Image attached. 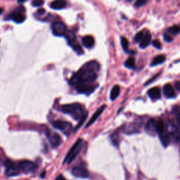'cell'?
<instances>
[{
  "label": "cell",
  "mask_w": 180,
  "mask_h": 180,
  "mask_svg": "<svg viewBox=\"0 0 180 180\" xmlns=\"http://www.w3.org/2000/svg\"><path fill=\"white\" fill-rule=\"evenodd\" d=\"M152 44H153V46H154V47L157 48V49H161V47H162V46H161V42H160L158 40H155L153 42V43H152Z\"/></svg>",
  "instance_id": "obj_29"
},
{
  "label": "cell",
  "mask_w": 180,
  "mask_h": 180,
  "mask_svg": "<svg viewBox=\"0 0 180 180\" xmlns=\"http://www.w3.org/2000/svg\"><path fill=\"white\" fill-rule=\"evenodd\" d=\"M44 4V1H40V0H35V1H32V5L33 7H40L42 6V4Z\"/></svg>",
  "instance_id": "obj_28"
},
{
  "label": "cell",
  "mask_w": 180,
  "mask_h": 180,
  "mask_svg": "<svg viewBox=\"0 0 180 180\" xmlns=\"http://www.w3.org/2000/svg\"><path fill=\"white\" fill-rule=\"evenodd\" d=\"M61 111L64 113L69 114L75 120H80L83 118V108L77 103L62 105Z\"/></svg>",
  "instance_id": "obj_2"
},
{
  "label": "cell",
  "mask_w": 180,
  "mask_h": 180,
  "mask_svg": "<svg viewBox=\"0 0 180 180\" xmlns=\"http://www.w3.org/2000/svg\"><path fill=\"white\" fill-rule=\"evenodd\" d=\"M18 168L23 173L26 174H30L34 173L36 168V165L34 163L30 161H23L18 164Z\"/></svg>",
  "instance_id": "obj_7"
},
{
  "label": "cell",
  "mask_w": 180,
  "mask_h": 180,
  "mask_svg": "<svg viewBox=\"0 0 180 180\" xmlns=\"http://www.w3.org/2000/svg\"><path fill=\"white\" fill-rule=\"evenodd\" d=\"M156 131L158 134H162L165 132V124L163 120H159L156 122Z\"/></svg>",
  "instance_id": "obj_23"
},
{
  "label": "cell",
  "mask_w": 180,
  "mask_h": 180,
  "mask_svg": "<svg viewBox=\"0 0 180 180\" xmlns=\"http://www.w3.org/2000/svg\"><path fill=\"white\" fill-rule=\"evenodd\" d=\"M163 39L165 42H170L173 41V38H172L170 35H169L168 34H166V33L164 34Z\"/></svg>",
  "instance_id": "obj_30"
},
{
  "label": "cell",
  "mask_w": 180,
  "mask_h": 180,
  "mask_svg": "<svg viewBox=\"0 0 180 180\" xmlns=\"http://www.w3.org/2000/svg\"><path fill=\"white\" fill-rule=\"evenodd\" d=\"M72 175L77 178H87L88 177V171L82 166H76L72 169Z\"/></svg>",
  "instance_id": "obj_10"
},
{
  "label": "cell",
  "mask_w": 180,
  "mask_h": 180,
  "mask_svg": "<svg viewBox=\"0 0 180 180\" xmlns=\"http://www.w3.org/2000/svg\"><path fill=\"white\" fill-rule=\"evenodd\" d=\"M99 65L97 61H90L86 63L72 77L70 80L71 85H78L95 81L97 77V71H99Z\"/></svg>",
  "instance_id": "obj_1"
},
{
  "label": "cell",
  "mask_w": 180,
  "mask_h": 180,
  "mask_svg": "<svg viewBox=\"0 0 180 180\" xmlns=\"http://www.w3.org/2000/svg\"><path fill=\"white\" fill-rule=\"evenodd\" d=\"M11 18H12L15 23H21L26 20V16L21 13V11H14L11 14Z\"/></svg>",
  "instance_id": "obj_14"
},
{
  "label": "cell",
  "mask_w": 180,
  "mask_h": 180,
  "mask_svg": "<svg viewBox=\"0 0 180 180\" xmlns=\"http://www.w3.org/2000/svg\"><path fill=\"white\" fill-rule=\"evenodd\" d=\"M121 44H122V49H124L125 52H128V49H129V45H130V43H129L128 40L127 38H121Z\"/></svg>",
  "instance_id": "obj_25"
},
{
  "label": "cell",
  "mask_w": 180,
  "mask_h": 180,
  "mask_svg": "<svg viewBox=\"0 0 180 180\" xmlns=\"http://www.w3.org/2000/svg\"><path fill=\"white\" fill-rule=\"evenodd\" d=\"M66 1L63 0H58V1H52L50 4V7L54 10H60V9H64L66 7Z\"/></svg>",
  "instance_id": "obj_16"
},
{
  "label": "cell",
  "mask_w": 180,
  "mask_h": 180,
  "mask_svg": "<svg viewBox=\"0 0 180 180\" xmlns=\"http://www.w3.org/2000/svg\"><path fill=\"white\" fill-rule=\"evenodd\" d=\"M177 123H178V125H179V128H180V115L179 116H177Z\"/></svg>",
  "instance_id": "obj_35"
},
{
  "label": "cell",
  "mask_w": 180,
  "mask_h": 180,
  "mask_svg": "<svg viewBox=\"0 0 180 180\" xmlns=\"http://www.w3.org/2000/svg\"><path fill=\"white\" fill-rule=\"evenodd\" d=\"M150 40H151V35L148 32H146V34H145L142 40L140 42V47L142 49H144V48L147 47L148 46L150 42Z\"/></svg>",
  "instance_id": "obj_19"
},
{
  "label": "cell",
  "mask_w": 180,
  "mask_h": 180,
  "mask_svg": "<svg viewBox=\"0 0 180 180\" xmlns=\"http://www.w3.org/2000/svg\"><path fill=\"white\" fill-rule=\"evenodd\" d=\"M165 60V57L163 55H158L156 57H155L153 58V60H152L151 63V66H156L158 65L162 64L163 63H164Z\"/></svg>",
  "instance_id": "obj_22"
},
{
  "label": "cell",
  "mask_w": 180,
  "mask_h": 180,
  "mask_svg": "<svg viewBox=\"0 0 180 180\" xmlns=\"http://www.w3.org/2000/svg\"><path fill=\"white\" fill-rule=\"evenodd\" d=\"M156 121L153 119H150L147 122L146 125V131L150 134H153L156 132Z\"/></svg>",
  "instance_id": "obj_13"
},
{
  "label": "cell",
  "mask_w": 180,
  "mask_h": 180,
  "mask_svg": "<svg viewBox=\"0 0 180 180\" xmlns=\"http://www.w3.org/2000/svg\"><path fill=\"white\" fill-rule=\"evenodd\" d=\"M53 34L56 36H63L66 32V28L64 23L62 22H54L52 24Z\"/></svg>",
  "instance_id": "obj_8"
},
{
  "label": "cell",
  "mask_w": 180,
  "mask_h": 180,
  "mask_svg": "<svg viewBox=\"0 0 180 180\" xmlns=\"http://www.w3.org/2000/svg\"><path fill=\"white\" fill-rule=\"evenodd\" d=\"M105 107H106V105H101V106L100 108H99V109H98L97 111H96L95 113H94V114L93 115L92 117L91 118V119H90L89 122H88L87 124L86 128H88V127H89L90 125H92V124L94 123V122H95V121L97 120L98 118H99V116H100L101 115V113H103V111H104Z\"/></svg>",
  "instance_id": "obj_11"
},
{
  "label": "cell",
  "mask_w": 180,
  "mask_h": 180,
  "mask_svg": "<svg viewBox=\"0 0 180 180\" xmlns=\"http://www.w3.org/2000/svg\"><path fill=\"white\" fill-rule=\"evenodd\" d=\"M168 31L173 35H177L180 32V28L178 26H173L169 28Z\"/></svg>",
  "instance_id": "obj_26"
},
{
  "label": "cell",
  "mask_w": 180,
  "mask_h": 180,
  "mask_svg": "<svg viewBox=\"0 0 180 180\" xmlns=\"http://www.w3.org/2000/svg\"><path fill=\"white\" fill-rule=\"evenodd\" d=\"M159 136L160 139H161V143H162L163 145L165 147L167 146L170 144V136H169V134H167V132H164L162 134H160Z\"/></svg>",
  "instance_id": "obj_20"
},
{
  "label": "cell",
  "mask_w": 180,
  "mask_h": 180,
  "mask_svg": "<svg viewBox=\"0 0 180 180\" xmlns=\"http://www.w3.org/2000/svg\"><path fill=\"white\" fill-rule=\"evenodd\" d=\"M167 130H168V132L167 134L170 135H172L174 139L176 141H178L179 139V134L177 131V129L175 125H174L173 123H170L167 127Z\"/></svg>",
  "instance_id": "obj_12"
},
{
  "label": "cell",
  "mask_w": 180,
  "mask_h": 180,
  "mask_svg": "<svg viewBox=\"0 0 180 180\" xmlns=\"http://www.w3.org/2000/svg\"><path fill=\"white\" fill-rule=\"evenodd\" d=\"M146 3V1H141V0H139V1H136V2H135L134 6L136 7H142V6L144 5Z\"/></svg>",
  "instance_id": "obj_31"
},
{
  "label": "cell",
  "mask_w": 180,
  "mask_h": 180,
  "mask_svg": "<svg viewBox=\"0 0 180 180\" xmlns=\"http://www.w3.org/2000/svg\"><path fill=\"white\" fill-rule=\"evenodd\" d=\"M144 34L143 31H140V32H137V33L136 34V35H135V38H134L135 41L141 42L143 38H144Z\"/></svg>",
  "instance_id": "obj_27"
},
{
  "label": "cell",
  "mask_w": 180,
  "mask_h": 180,
  "mask_svg": "<svg viewBox=\"0 0 180 180\" xmlns=\"http://www.w3.org/2000/svg\"><path fill=\"white\" fill-rule=\"evenodd\" d=\"M45 174H46V172H44V173H43L42 174V175H41V176H42V178H44V175H45Z\"/></svg>",
  "instance_id": "obj_37"
},
{
  "label": "cell",
  "mask_w": 180,
  "mask_h": 180,
  "mask_svg": "<svg viewBox=\"0 0 180 180\" xmlns=\"http://www.w3.org/2000/svg\"><path fill=\"white\" fill-rule=\"evenodd\" d=\"M46 135L53 148H57L62 143V139L60 135L56 133L55 132L52 131L49 129L46 130Z\"/></svg>",
  "instance_id": "obj_5"
},
{
  "label": "cell",
  "mask_w": 180,
  "mask_h": 180,
  "mask_svg": "<svg viewBox=\"0 0 180 180\" xmlns=\"http://www.w3.org/2000/svg\"><path fill=\"white\" fill-rule=\"evenodd\" d=\"M56 180H66V178L63 176V175H58Z\"/></svg>",
  "instance_id": "obj_34"
},
{
  "label": "cell",
  "mask_w": 180,
  "mask_h": 180,
  "mask_svg": "<svg viewBox=\"0 0 180 180\" xmlns=\"http://www.w3.org/2000/svg\"><path fill=\"white\" fill-rule=\"evenodd\" d=\"M53 126L54 128L60 130L66 136H69L73 130V126L71 123L63 120H56L53 122Z\"/></svg>",
  "instance_id": "obj_4"
},
{
  "label": "cell",
  "mask_w": 180,
  "mask_h": 180,
  "mask_svg": "<svg viewBox=\"0 0 180 180\" xmlns=\"http://www.w3.org/2000/svg\"><path fill=\"white\" fill-rule=\"evenodd\" d=\"M5 165L6 167V171H5V175H7V177H14L18 175L19 174L20 170L18 168V166H16L15 165H14L12 161H11L10 160H7V161H5Z\"/></svg>",
  "instance_id": "obj_6"
},
{
  "label": "cell",
  "mask_w": 180,
  "mask_h": 180,
  "mask_svg": "<svg viewBox=\"0 0 180 180\" xmlns=\"http://www.w3.org/2000/svg\"><path fill=\"white\" fill-rule=\"evenodd\" d=\"M37 13L39 15H43L44 13H45V10L44 9H42V8H41V9H39L38 10V11H37Z\"/></svg>",
  "instance_id": "obj_32"
},
{
  "label": "cell",
  "mask_w": 180,
  "mask_h": 180,
  "mask_svg": "<svg viewBox=\"0 0 180 180\" xmlns=\"http://www.w3.org/2000/svg\"><path fill=\"white\" fill-rule=\"evenodd\" d=\"M3 11H4V10H3L2 8H0V15H1V13H3Z\"/></svg>",
  "instance_id": "obj_36"
},
{
  "label": "cell",
  "mask_w": 180,
  "mask_h": 180,
  "mask_svg": "<svg viewBox=\"0 0 180 180\" xmlns=\"http://www.w3.org/2000/svg\"><path fill=\"white\" fill-rule=\"evenodd\" d=\"M175 88H176L177 90L180 91V81L177 82V83H175Z\"/></svg>",
  "instance_id": "obj_33"
},
{
  "label": "cell",
  "mask_w": 180,
  "mask_h": 180,
  "mask_svg": "<svg viewBox=\"0 0 180 180\" xmlns=\"http://www.w3.org/2000/svg\"><path fill=\"white\" fill-rule=\"evenodd\" d=\"M120 87L118 85H115L114 87L112 88L111 91V94H110V98L112 101H114L115 99H117L118 97L120 94Z\"/></svg>",
  "instance_id": "obj_21"
},
{
  "label": "cell",
  "mask_w": 180,
  "mask_h": 180,
  "mask_svg": "<svg viewBox=\"0 0 180 180\" xmlns=\"http://www.w3.org/2000/svg\"><path fill=\"white\" fill-rule=\"evenodd\" d=\"M97 86L87 85V84H80L76 86V90L80 94H85L86 95H89L94 91Z\"/></svg>",
  "instance_id": "obj_9"
},
{
  "label": "cell",
  "mask_w": 180,
  "mask_h": 180,
  "mask_svg": "<svg viewBox=\"0 0 180 180\" xmlns=\"http://www.w3.org/2000/svg\"><path fill=\"white\" fill-rule=\"evenodd\" d=\"M163 93L164 95L167 98H173L175 95V90L173 89V87L169 84L165 85L163 87Z\"/></svg>",
  "instance_id": "obj_17"
},
{
  "label": "cell",
  "mask_w": 180,
  "mask_h": 180,
  "mask_svg": "<svg viewBox=\"0 0 180 180\" xmlns=\"http://www.w3.org/2000/svg\"><path fill=\"white\" fill-rule=\"evenodd\" d=\"M82 42L84 46L87 48H91L94 45V39L91 35H87L84 37Z\"/></svg>",
  "instance_id": "obj_18"
},
{
  "label": "cell",
  "mask_w": 180,
  "mask_h": 180,
  "mask_svg": "<svg viewBox=\"0 0 180 180\" xmlns=\"http://www.w3.org/2000/svg\"><path fill=\"white\" fill-rule=\"evenodd\" d=\"M148 97H149L152 100H158L161 97V90L158 87L151 88L149 91H148Z\"/></svg>",
  "instance_id": "obj_15"
},
{
  "label": "cell",
  "mask_w": 180,
  "mask_h": 180,
  "mask_svg": "<svg viewBox=\"0 0 180 180\" xmlns=\"http://www.w3.org/2000/svg\"><path fill=\"white\" fill-rule=\"evenodd\" d=\"M125 67L130 68V69H134L135 68V60L133 57H130L125 63Z\"/></svg>",
  "instance_id": "obj_24"
},
{
  "label": "cell",
  "mask_w": 180,
  "mask_h": 180,
  "mask_svg": "<svg viewBox=\"0 0 180 180\" xmlns=\"http://www.w3.org/2000/svg\"><path fill=\"white\" fill-rule=\"evenodd\" d=\"M82 148H83V139H79L68 151L66 158H65L64 163L69 164L71 162H73V161L75 159L76 156L80 153Z\"/></svg>",
  "instance_id": "obj_3"
}]
</instances>
